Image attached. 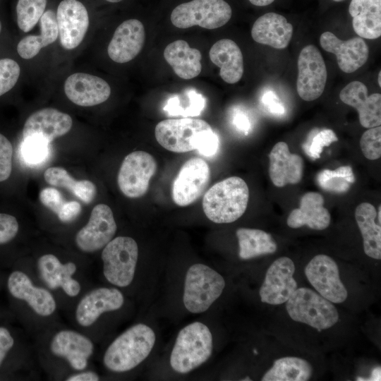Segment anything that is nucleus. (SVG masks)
Listing matches in <instances>:
<instances>
[{
	"label": "nucleus",
	"mask_w": 381,
	"mask_h": 381,
	"mask_svg": "<svg viewBox=\"0 0 381 381\" xmlns=\"http://www.w3.org/2000/svg\"><path fill=\"white\" fill-rule=\"evenodd\" d=\"M380 78H381V71L379 72V73H378V77H377V82H378V84H379V86H380V87L381 86V80H380Z\"/></svg>",
	"instance_id": "55"
},
{
	"label": "nucleus",
	"mask_w": 381,
	"mask_h": 381,
	"mask_svg": "<svg viewBox=\"0 0 381 381\" xmlns=\"http://www.w3.org/2000/svg\"><path fill=\"white\" fill-rule=\"evenodd\" d=\"M107 2H109V3H119V2H121L123 0H104Z\"/></svg>",
	"instance_id": "56"
},
{
	"label": "nucleus",
	"mask_w": 381,
	"mask_h": 381,
	"mask_svg": "<svg viewBox=\"0 0 381 381\" xmlns=\"http://www.w3.org/2000/svg\"><path fill=\"white\" fill-rule=\"evenodd\" d=\"M186 95L189 99V104L186 108L183 116L200 115L205 106V99L202 95L193 90L187 92Z\"/></svg>",
	"instance_id": "46"
},
{
	"label": "nucleus",
	"mask_w": 381,
	"mask_h": 381,
	"mask_svg": "<svg viewBox=\"0 0 381 381\" xmlns=\"http://www.w3.org/2000/svg\"><path fill=\"white\" fill-rule=\"evenodd\" d=\"M81 205L76 201L65 202L59 212L58 217L62 222L73 221L80 213Z\"/></svg>",
	"instance_id": "47"
},
{
	"label": "nucleus",
	"mask_w": 381,
	"mask_h": 381,
	"mask_svg": "<svg viewBox=\"0 0 381 381\" xmlns=\"http://www.w3.org/2000/svg\"><path fill=\"white\" fill-rule=\"evenodd\" d=\"M294 272V263L289 258L274 260L267 269L259 291L261 301L271 305L286 302L298 288Z\"/></svg>",
	"instance_id": "15"
},
{
	"label": "nucleus",
	"mask_w": 381,
	"mask_h": 381,
	"mask_svg": "<svg viewBox=\"0 0 381 381\" xmlns=\"http://www.w3.org/2000/svg\"><path fill=\"white\" fill-rule=\"evenodd\" d=\"M239 258L249 260L260 255L272 254L277 243L272 235L260 229L239 228L236 230Z\"/></svg>",
	"instance_id": "33"
},
{
	"label": "nucleus",
	"mask_w": 381,
	"mask_h": 381,
	"mask_svg": "<svg viewBox=\"0 0 381 381\" xmlns=\"http://www.w3.org/2000/svg\"><path fill=\"white\" fill-rule=\"evenodd\" d=\"M234 124L241 131L248 133L250 124L248 117L243 113H237L234 117Z\"/></svg>",
	"instance_id": "50"
},
{
	"label": "nucleus",
	"mask_w": 381,
	"mask_h": 381,
	"mask_svg": "<svg viewBox=\"0 0 381 381\" xmlns=\"http://www.w3.org/2000/svg\"><path fill=\"white\" fill-rule=\"evenodd\" d=\"M40 276L45 284L52 289L61 288L68 296L75 297L80 291V283L72 276L76 265L72 262L61 263L53 254L42 255L37 260Z\"/></svg>",
	"instance_id": "25"
},
{
	"label": "nucleus",
	"mask_w": 381,
	"mask_h": 381,
	"mask_svg": "<svg viewBox=\"0 0 381 381\" xmlns=\"http://www.w3.org/2000/svg\"><path fill=\"white\" fill-rule=\"evenodd\" d=\"M286 309L293 320L319 330L329 329L339 320V313L333 303L306 287L296 289L286 301Z\"/></svg>",
	"instance_id": "5"
},
{
	"label": "nucleus",
	"mask_w": 381,
	"mask_h": 381,
	"mask_svg": "<svg viewBox=\"0 0 381 381\" xmlns=\"http://www.w3.org/2000/svg\"><path fill=\"white\" fill-rule=\"evenodd\" d=\"M211 131L210 124L202 119H171L159 122L155 135L164 148L181 153L196 150L200 140Z\"/></svg>",
	"instance_id": "7"
},
{
	"label": "nucleus",
	"mask_w": 381,
	"mask_h": 381,
	"mask_svg": "<svg viewBox=\"0 0 381 381\" xmlns=\"http://www.w3.org/2000/svg\"><path fill=\"white\" fill-rule=\"evenodd\" d=\"M19 224L12 215L0 213V245L13 240L18 232Z\"/></svg>",
	"instance_id": "43"
},
{
	"label": "nucleus",
	"mask_w": 381,
	"mask_h": 381,
	"mask_svg": "<svg viewBox=\"0 0 381 381\" xmlns=\"http://www.w3.org/2000/svg\"><path fill=\"white\" fill-rule=\"evenodd\" d=\"M368 91L364 83L352 81L340 92L339 98L346 104L355 108L359 115V121L364 128H370L381 124V95Z\"/></svg>",
	"instance_id": "23"
},
{
	"label": "nucleus",
	"mask_w": 381,
	"mask_h": 381,
	"mask_svg": "<svg viewBox=\"0 0 381 381\" xmlns=\"http://www.w3.org/2000/svg\"><path fill=\"white\" fill-rule=\"evenodd\" d=\"M293 35V26L285 17L267 13L254 23L251 36L258 43L282 49L288 47Z\"/></svg>",
	"instance_id": "27"
},
{
	"label": "nucleus",
	"mask_w": 381,
	"mask_h": 381,
	"mask_svg": "<svg viewBox=\"0 0 381 381\" xmlns=\"http://www.w3.org/2000/svg\"><path fill=\"white\" fill-rule=\"evenodd\" d=\"M330 221V214L324 207L323 196L317 192H308L301 198L300 207L291 212L286 223L294 229L308 226L315 230H324Z\"/></svg>",
	"instance_id": "26"
},
{
	"label": "nucleus",
	"mask_w": 381,
	"mask_h": 381,
	"mask_svg": "<svg viewBox=\"0 0 381 381\" xmlns=\"http://www.w3.org/2000/svg\"><path fill=\"white\" fill-rule=\"evenodd\" d=\"M320 43L324 50L335 54L338 66L344 73L356 71L368 59V47L361 37L341 40L327 31L321 35Z\"/></svg>",
	"instance_id": "17"
},
{
	"label": "nucleus",
	"mask_w": 381,
	"mask_h": 381,
	"mask_svg": "<svg viewBox=\"0 0 381 381\" xmlns=\"http://www.w3.org/2000/svg\"><path fill=\"white\" fill-rule=\"evenodd\" d=\"M164 57L181 78H193L202 71L200 52L191 48L185 40H179L169 44L164 49Z\"/></svg>",
	"instance_id": "30"
},
{
	"label": "nucleus",
	"mask_w": 381,
	"mask_h": 381,
	"mask_svg": "<svg viewBox=\"0 0 381 381\" xmlns=\"http://www.w3.org/2000/svg\"><path fill=\"white\" fill-rule=\"evenodd\" d=\"M13 345L14 339L9 330L4 327H0V366Z\"/></svg>",
	"instance_id": "48"
},
{
	"label": "nucleus",
	"mask_w": 381,
	"mask_h": 381,
	"mask_svg": "<svg viewBox=\"0 0 381 381\" xmlns=\"http://www.w3.org/2000/svg\"><path fill=\"white\" fill-rule=\"evenodd\" d=\"M231 14V8L224 0H192L175 7L170 18L179 28L198 25L212 30L224 25Z\"/></svg>",
	"instance_id": "8"
},
{
	"label": "nucleus",
	"mask_w": 381,
	"mask_h": 381,
	"mask_svg": "<svg viewBox=\"0 0 381 381\" xmlns=\"http://www.w3.org/2000/svg\"><path fill=\"white\" fill-rule=\"evenodd\" d=\"M212 349L209 327L200 322H192L179 332L171 353L170 365L176 373H188L205 363Z\"/></svg>",
	"instance_id": "3"
},
{
	"label": "nucleus",
	"mask_w": 381,
	"mask_h": 381,
	"mask_svg": "<svg viewBox=\"0 0 381 381\" xmlns=\"http://www.w3.org/2000/svg\"><path fill=\"white\" fill-rule=\"evenodd\" d=\"M53 355L65 358L76 370H84L93 353L94 345L85 335L69 329L57 332L50 343Z\"/></svg>",
	"instance_id": "22"
},
{
	"label": "nucleus",
	"mask_w": 381,
	"mask_h": 381,
	"mask_svg": "<svg viewBox=\"0 0 381 381\" xmlns=\"http://www.w3.org/2000/svg\"><path fill=\"white\" fill-rule=\"evenodd\" d=\"M157 167L156 160L147 152L138 150L128 154L123 160L117 176L121 193L130 198L144 195Z\"/></svg>",
	"instance_id": "9"
},
{
	"label": "nucleus",
	"mask_w": 381,
	"mask_h": 381,
	"mask_svg": "<svg viewBox=\"0 0 381 381\" xmlns=\"http://www.w3.org/2000/svg\"><path fill=\"white\" fill-rule=\"evenodd\" d=\"M310 363L295 356L282 357L276 360L273 365L263 375L262 381H307L312 375Z\"/></svg>",
	"instance_id": "34"
},
{
	"label": "nucleus",
	"mask_w": 381,
	"mask_h": 381,
	"mask_svg": "<svg viewBox=\"0 0 381 381\" xmlns=\"http://www.w3.org/2000/svg\"><path fill=\"white\" fill-rule=\"evenodd\" d=\"M355 218L361 233L365 253L371 258H381V226L377 219V210L369 202L359 204Z\"/></svg>",
	"instance_id": "31"
},
{
	"label": "nucleus",
	"mask_w": 381,
	"mask_h": 381,
	"mask_svg": "<svg viewBox=\"0 0 381 381\" xmlns=\"http://www.w3.org/2000/svg\"><path fill=\"white\" fill-rule=\"evenodd\" d=\"M20 73L18 64L11 59H0V96L11 90Z\"/></svg>",
	"instance_id": "41"
},
{
	"label": "nucleus",
	"mask_w": 381,
	"mask_h": 381,
	"mask_svg": "<svg viewBox=\"0 0 381 381\" xmlns=\"http://www.w3.org/2000/svg\"><path fill=\"white\" fill-rule=\"evenodd\" d=\"M349 12L359 37L370 40L380 37L381 0H351Z\"/></svg>",
	"instance_id": "29"
},
{
	"label": "nucleus",
	"mask_w": 381,
	"mask_h": 381,
	"mask_svg": "<svg viewBox=\"0 0 381 381\" xmlns=\"http://www.w3.org/2000/svg\"><path fill=\"white\" fill-rule=\"evenodd\" d=\"M249 190L245 181L238 176L225 179L205 193L202 209L206 217L217 224L231 223L245 212Z\"/></svg>",
	"instance_id": "2"
},
{
	"label": "nucleus",
	"mask_w": 381,
	"mask_h": 381,
	"mask_svg": "<svg viewBox=\"0 0 381 381\" xmlns=\"http://www.w3.org/2000/svg\"><path fill=\"white\" fill-rule=\"evenodd\" d=\"M123 303V294L116 288L93 289L79 301L75 310L76 321L80 326H91L102 314L119 310Z\"/></svg>",
	"instance_id": "19"
},
{
	"label": "nucleus",
	"mask_w": 381,
	"mask_h": 381,
	"mask_svg": "<svg viewBox=\"0 0 381 381\" xmlns=\"http://www.w3.org/2000/svg\"><path fill=\"white\" fill-rule=\"evenodd\" d=\"M73 121L68 114L54 108H44L32 114L25 121L23 140L37 138L50 143L54 139L66 134Z\"/></svg>",
	"instance_id": "16"
},
{
	"label": "nucleus",
	"mask_w": 381,
	"mask_h": 381,
	"mask_svg": "<svg viewBox=\"0 0 381 381\" xmlns=\"http://www.w3.org/2000/svg\"><path fill=\"white\" fill-rule=\"evenodd\" d=\"M381 368L380 366L375 368L368 380L380 381L381 379Z\"/></svg>",
	"instance_id": "52"
},
{
	"label": "nucleus",
	"mask_w": 381,
	"mask_h": 381,
	"mask_svg": "<svg viewBox=\"0 0 381 381\" xmlns=\"http://www.w3.org/2000/svg\"><path fill=\"white\" fill-rule=\"evenodd\" d=\"M274 0H249V1L257 6H265L272 4Z\"/></svg>",
	"instance_id": "53"
},
{
	"label": "nucleus",
	"mask_w": 381,
	"mask_h": 381,
	"mask_svg": "<svg viewBox=\"0 0 381 381\" xmlns=\"http://www.w3.org/2000/svg\"><path fill=\"white\" fill-rule=\"evenodd\" d=\"M363 155L370 160H375L381 156V127L370 128L363 133L360 140Z\"/></svg>",
	"instance_id": "40"
},
{
	"label": "nucleus",
	"mask_w": 381,
	"mask_h": 381,
	"mask_svg": "<svg viewBox=\"0 0 381 381\" xmlns=\"http://www.w3.org/2000/svg\"><path fill=\"white\" fill-rule=\"evenodd\" d=\"M49 153V143L40 139H25L20 145V157L29 166L42 164L47 161Z\"/></svg>",
	"instance_id": "38"
},
{
	"label": "nucleus",
	"mask_w": 381,
	"mask_h": 381,
	"mask_svg": "<svg viewBox=\"0 0 381 381\" xmlns=\"http://www.w3.org/2000/svg\"><path fill=\"white\" fill-rule=\"evenodd\" d=\"M269 159V175L275 186L280 188L301 181L304 170L303 159L300 155L291 153L286 143H276Z\"/></svg>",
	"instance_id": "24"
},
{
	"label": "nucleus",
	"mask_w": 381,
	"mask_h": 381,
	"mask_svg": "<svg viewBox=\"0 0 381 381\" xmlns=\"http://www.w3.org/2000/svg\"><path fill=\"white\" fill-rule=\"evenodd\" d=\"M381 206L379 205V207H378V211L377 212V219L378 220L379 222H381Z\"/></svg>",
	"instance_id": "54"
},
{
	"label": "nucleus",
	"mask_w": 381,
	"mask_h": 381,
	"mask_svg": "<svg viewBox=\"0 0 381 381\" xmlns=\"http://www.w3.org/2000/svg\"><path fill=\"white\" fill-rule=\"evenodd\" d=\"M262 102L272 114H282L284 112L283 105L280 103L277 96L272 91L264 94Z\"/></svg>",
	"instance_id": "49"
},
{
	"label": "nucleus",
	"mask_w": 381,
	"mask_h": 381,
	"mask_svg": "<svg viewBox=\"0 0 381 381\" xmlns=\"http://www.w3.org/2000/svg\"><path fill=\"white\" fill-rule=\"evenodd\" d=\"M327 72L319 49L308 44L301 51L298 59L296 90L305 101L320 97L325 87Z\"/></svg>",
	"instance_id": "10"
},
{
	"label": "nucleus",
	"mask_w": 381,
	"mask_h": 381,
	"mask_svg": "<svg viewBox=\"0 0 381 381\" xmlns=\"http://www.w3.org/2000/svg\"><path fill=\"white\" fill-rule=\"evenodd\" d=\"M145 40L143 24L138 19L126 20L116 29L108 45V55L116 63L128 62L140 52Z\"/></svg>",
	"instance_id": "20"
},
{
	"label": "nucleus",
	"mask_w": 381,
	"mask_h": 381,
	"mask_svg": "<svg viewBox=\"0 0 381 381\" xmlns=\"http://www.w3.org/2000/svg\"><path fill=\"white\" fill-rule=\"evenodd\" d=\"M48 0H18L16 7L17 23L23 32L31 30L47 10Z\"/></svg>",
	"instance_id": "37"
},
{
	"label": "nucleus",
	"mask_w": 381,
	"mask_h": 381,
	"mask_svg": "<svg viewBox=\"0 0 381 381\" xmlns=\"http://www.w3.org/2000/svg\"><path fill=\"white\" fill-rule=\"evenodd\" d=\"M355 180L350 166H341L334 170L323 169L316 176V181L321 188L334 193L347 192Z\"/></svg>",
	"instance_id": "36"
},
{
	"label": "nucleus",
	"mask_w": 381,
	"mask_h": 381,
	"mask_svg": "<svg viewBox=\"0 0 381 381\" xmlns=\"http://www.w3.org/2000/svg\"><path fill=\"white\" fill-rule=\"evenodd\" d=\"M45 181L68 190L85 203H90L96 195V186L89 180L75 181L64 168L53 167L44 172Z\"/></svg>",
	"instance_id": "35"
},
{
	"label": "nucleus",
	"mask_w": 381,
	"mask_h": 381,
	"mask_svg": "<svg viewBox=\"0 0 381 381\" xmlns=\"http://www.w3.org/2000/svg\"><path fill=\"white\" fill-rule=\"evenodd\" d=\"M1 22L0 20V32H1Z\"/></svg>",
	"instance_id": "58"
},
{
	"label": "nucleus",
	"mask_w": 381,
	"mask_h": 381,
	"mask_svg": "<svg viewBox=\"0 0 381 381\" xmlns=\"http://www.w3.org/2000/svg\"><path fill=\"white\" fill-rule=\"evenodd\" d=\"M305 274L318 293L330 302L341 303L346 299L348 293L340 279L338 266L329 256H315L306 265Z\"/></svg>",
	"instance_id": "12"
},
{
	"label": "nucleus",
	"mask_w": 381,
	"mask_h": 381,
	"mask_svg": "<svg viewBox=\"0 0 381 381\" xmlns=\"http://www.w3.org/2000/svg\"><path fill=\"white\" fill-rule=\"evenodd\" d=\"M56 21L62 47L76 48L83 41L89 27V13L80 0H61L56 9Z\"/></svg>",
	"instance_id": "14"
},
{
	"label": "nucleus",
	"mask_w": 381,
	"mask_h": 381,
	"mask_svg": "<svg viewBox=\"0 0 381 381\" xmlns=\"http://www.w3.org/2000/svg\"><path fill=\"white\" fill-rule=\"evenodd\" d=\"M7 286L12 296L25 301L37 315L47 317L54 313L56 304L52 294L44 288L33 285L24 272L16 270L11 273Z\"/></svg>",
	"instance_id": "21"
},
{
	"label": "nucleus",
	"mask_w": 381,
	"mask_h": 381,
	"mask_svg": "<svg viewBox=\"0 0 381 381\" xmlns=\"http://www.w3.org/2000/svg\"><path fill=\"white\" fill-rule=\"evenodd\" d=\"M64 92L73 103L92 107L104 102L111 95V87L102 78L84 73L69 75L64 83Z\"/></svg>",
	"instance_id": "18"
},
{
	"label": "nucleus",
	"mask_w": 381,
	"mask_h": 381,
	"mask_svg": "<svg viewBox=\"0 0 381 381\" xmlns=\"http://www.w3.org/2000/svg\"><path fill=\"white\" fill-rule=\"evenodd\" d=\"M211 61L220 68L219 75L229 84L238 82L243 74V59L237 44L229 39L215 42L209 52Z\"/></svg>",
	"instance_id": "28"
},
{
	"label": "nucleus",
	"mask_w": 381,
	"mask_h": 381,
	"mask_svg": "<svg viewBox=\"0 0 381 381\" xmlns=\"http://www.w3.org/2000/svg\"><path fill=\"white\" fill-rule=\"evenodd\" d=\"M106 279L118 287H126L134 278L138 246L129 236H117L104 248L101 255Z\"/></svg>",
	"instance_id": "6"
},
{
	"label": "nucleus",
	"mask_w": 381,
	"mask_h": 381,
	"mask_svg": "<svg viewBox=\"0 0 381 381\" xmlns=\"http://www.w3.org/2000/svg\"><path fill=\"white\" fill-rule=\"evenodd\" d=\"M40 34L28 35L18 44L17 51L20 57L30 59L43 47L54 42L59 37L56 11L47 8L39 20Z\"/></svg>",
	"instance_id": "32"
},
{
	"label": "nucleus",
	"mask_w": 381,
	"mask_h": 381,
	"mask_svg": "<svg viewBox=\"0 0 381 381\" xmlns=\"http://www.w3.org/2000/svg\"><path fill=\"white\" fill-rule=\"evenodd\" d=\"M219 140L217 133L212 130L207 133L200 140L196 150L206 157L214 155L218 151Z\"/></svg>",
	"instance_id": "45"
},
{
	"label": "nucleus",
	"mask_w": 381,
	"mask_h": 381,
	"mask_svg": "<svg viewBox=\"0 0 381 381\" xmlns=\"http://www.w3.org/2000/svg\"><path fill=\"white\" fill-rule=\"evenodd\" d=\"M333 1H336V2H340V1H344V0H333Z\"/></svg>",
	"instance_id": "57"
},
{
	"label": "nucleus",
	"mask_w": 381,
	"mask_h": 381,
	"mask_svg": "<svg viewBox=\"0 0 381 381\" xmlns=\"http://www.w3.org/2000/svg\"><path fill=\"white\" fill-rule=\"evenodd\" d=\"M117 229L111 209L105 204L95 205L86 225L75 235L77 247L85 253L103 248L113 239Z\"/></svg>",
	"instance_id": "13"
},
{
	"label": "nucleus",
	"mask_w": 381,
	"mask_h": 381,
	"mask_svg": "<svg viewBox=\"0 0 381 381\" xmlns=\"http://www.w3.org/2000/svg\"><path fill=\"white\" fill-rule=\"evenodd\" d=\"M13 147L11 142L0 133V182L7 180L12 171Z\"/></svg>",
	"instance_id": "42"
},
{
	"label": "nucleus",
	"mask_w": 381,
	"mask_h": 381,
	"mask_svg": "<svg viewBox=\"0 0 381 381\" xmlns=\"http://www.w3.org/2000/svg\"><path fill=\"white\" fill-rule=\"evenodd\" d=\"M99 375L93 371H85L69 376L67 381H97Z\"/></svg>",
	"instance_id": "51"
},
{
	"label": "nucleus",
	"mask_w": 381,
	"mask_h": 381,
	"mask_svg": "<svg viewBox=\"0 0 381 381\" xmlns=\"http://www.w3.org/2000/svg\"><path fill=\"white\" fill-rule=\"evenodd\" d=\"M39 198L44 206L56 214L66 202L62 194L57 189L51 187L42 189L39 194Z\"/></svg>",
	"instance_id": "44"
},
{
	"label": "nucleus",
	"mask_w": 381,
	"mask_h": 381,
	"mask_svg": "<svg viewBox=\"0 0 381 381\" xmlns=\"http://www.w3.org/2000/svg\"><path fill=\"white\" fill-rule=\"evenodd\" d=\"M210 178L207 163L200 157L187 160L172 183L171 197L179 206H188L198 200L205 190Z\"/></svg>",
	"instance_id": "11"
},
{
	"label": "nucleus",
	"mask_w": 381,
	"mask_h": 381,
	"mask_svg": "<svg viewBox=\"0 0 381 381\" xmlns=\"http://www.w3.org/2000/svg\"><path fill=\"white\" fill-rule=\"evenodd\" d=\"M156 340L153 329L147 325H135L116 337L107 349L103 363L110 371H129L150 353Z\"/></svg>",
	"instance_id": "1"
},
{
	"label": "nucleus",
	"mask_w": 381,
	"mask_h": 381,
	"mask_svg": "<svg viewBox=\"0 0 381 381\" xmlns=\"http://www.w3.org/2000/svg\"><path fill=\"white\" fill-rule=\"evenodd\" d=\"M313 135L310 141H308L303 145V149L306 153L311 158L316 159L320 157L322 149L325 146H329L331 143L337 142L338 138L335 133L328 128L322 129L318 131V129Z\"/></svg>",
	"instance_id": "39"
},
{
	"label": "nucleus",
	"mask_w": 381,
	"mask_h": 381,
	"mask_svg": "<svg viewBox=\"0 0 381 381\" xmlns=\"http://www.w3.org/2000/svg\"><path fill=\"white\" fill-rule=\"evenodd\" d=\"M224 287V279L217 271L204 264H194L186 274L183 304L192 313H203L222 295Z\"/></svg>",
	"instance_id": "4"
}]
</instances>
